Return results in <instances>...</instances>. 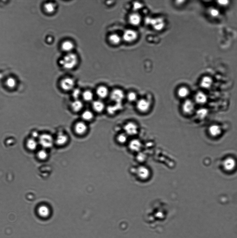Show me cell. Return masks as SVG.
<instances>
[{"label":"cell","instance_id":"1","mask_svg":"<svg viewBox=\"0 0 237 238\" xmlns=\"http://www.w3.org/2000/svg\"><path fill=\"white\" fill-rule=\"evenodd\" d=\"M79 61V56L74 52L64 54L59 59V64L64 70H72L78 66Z\"/></svg>","mask_w":237,"mask_h":238},{"label":"cell","instance_id":"2","mask_svg":"<svg viewBox=\"0 0 237 238\" xmlns=\"http://www.w3.org/2000/svg\"><path fill=\"white\" fill-rule=\"evenodd\" d=\"M153 101L148 96L139 97L135 104L137 112L142 115L149 113L153 107Z\"/></svg>","mask_w":237,"mask_h":238},{"label":"cell","instance_id":"3","mask_svg":"<svg viewBox=\"0 0 237 238\" xmlns=\"http://www.w3.org/2000/svg\"><path fill=\"white\" fill-rule=\"evenodd\" d=\"M139 126L138 123L134 121H128L123 127V131L129 137H136L139 132Z\"/></svg>","mask_w":237,"mask_h":238},{"label":"cell","instance_id":"4","mask_svg":"<svg viewBox=\"0 0 237 238\" xmlns=\"http://www.w3.org/2000/svg\"><path fill=\"white\" fill-rule=\"evenodd\" d=\"M121 36L123 42L131 44L137 41L139 38V34L134 28H129L124 30Z\"/></svg>","mask_w":237,"mask_h":238},{"label":"cell","instance_id":"5","mask_svg":"<svg viewBox=\"0 0 237 238\" xmlns=\"http://www.w3.org/2000/svg\"><path fill=\"white\" fill-rule=\"evenodd\" d=\"M126 92L119 88H115L110 94L111 100L116 103H123L126 100Z\"/></svg>","mask_w":237,"mask_h":238},{"label":"cell","instance_id":"6","mask_svg":"<svg viewBox=\"0 0 237 238\" xmlns=\"http://www.w3.org/2000/svg\"><path fill=\"white\" fill-rule=\"evenodd\" d=\"M150 23L155 31L160 32L165 29L166 22L163 17H157L151 19Z\"/></svg>","mask_w":237,"mask_h":238},{"label":"cell","instance_id":"7","mask_svg":"<svg viewBox=\"0 0 237 238\" xmlns=\"http://www.w3.org/2000/svg\"><path fill=\"white\" fill-rule=\"evenodd\" d=\"M142 17L138 12L132 11L127 17L128 23L132 27L139 26L142 22Z\"/></svg>","mask_w":237,"mask_h":238},{"label":"cell","instance_id":"8","mask_svg":"<svg viewBox=\"0 0 237 238\" xmlns=\"http://www.w3.org/2000/svg\"><path fill=\"white\" fill-rule=\"evenodd\" d=\"M180 109L183 114L186 116L190 115L195 110V104L190 99H185L183 101Z\"/></svg>","mask_w":237,"mask_h":238},{"label":"cell","instance_id":"9","mask_svg":"<svg viewBox=\"0 0 237 238\" xmlns=\"http://www.w3.org/2000/svg\"><path fill=\"white\" fill-rule=\"evenodd\" d=\"M75 83V80L73 78L66 77L62 79L60 85L62 90L68 92L74 89Z\"/></svg>","mask_w":237,"mask_h":238},{"label":"cell","instance_id":"10","mask_svg":"<svg viewBox=\"0 0 237 238\" xmlns=\"http://www.w3.org/2000/svg\"><path fill=\"white\" fill-rule=\"evenodd\" d=\"M75 46L76 45L74 41L70 39H66L61 42L60 47L61 50L65 54L74 52Z\"/></svg>","mask_w":237,"mask_h":238},{"label":"cell","instance_id":"11","mask_svg":"<svg viewBox=\"0 0 237 238\" xmlns=\"http://www.w3.org/2000/svg\"><path fill=\"white\" fill-rule=\"evenodd\" d=\"M39 142L41 146L44 148H49L53 146L54 140L51 135L45 134L40 136Z\"/></svg>","mask_w":237,"mask_h":238},{"label":"cell","instance_id":"12","mask_svg":"<svg viewBox=\"0 0 237 238\" xmlns=\"http://www.w3.org/2000/svg\"><path fill=\"white\" fill-rule=\"evenodd\" d=\"M176 95L178 99L184 100L188 98L190 90L187 86L184 85L178 86L176 90Z\"/></svg>","mask_w":237,"mask_h":238},{"label":"cell","instance_id":"13","mask_svg":"<svg viewBox=\"0 0 237 238\" xmlns=\"http://www.w3.org/2000/svg\"><path fill=\"white\" fill-rule=\"evenodd\" d=\"M107 40L109 44L115 47L120 45L123 42L122 36L117 32L110 34L107 36Z\"/></svg>","mask_w":237,"mask_h":238},{"label":"cell","instance_id":"14","mask_svg":"<svg viewBox=\"0 0 237 238\" xmlns=\"http://www.w3.org/2000/svg\"><path fill=\"white\" fill-rule=\"evenodd\" d=\"M88 127L87 124L83 121L79 122L75 124L74 126V130L77 134L82 135L87 132Z\"/></svg>","mask_w":237,"mask_h":238},{"label":"cell","instance_id":"15","mask_svg":"<svg viewBox=\"0 0 237 238\" xmlns=\"http://www.w3.org/2000/svg\"><path fill=\"white\" fill-rule=\"evenodd\" d=\"M139 94L136 91L129 90L126 94V100L130 104H135L139 98Z\"/></svg>","mask_w":237,"mask_h":238},{"label":"cell","instance_id":"16","mask_svg":"<svg viewBox=\"0 0 237 238\" xmlns=\"http://www.w3.org/2000/svg\"><path fill=\"white\" fill-rule=\"evenodd\" d=\"M96 94L99 98L104 99L110 95L109 91L106 86H99L96 90Z\"/></svg>","mask_w":237,"mask_h":238},{"label":"cell","instance_id":"17","mask_svg":"<svg viewBox=\"0 0 237 238\" xmlns=\"http://www.w3.org/2000/svg\"><path fill=\"white\" fill-rule=\"evenodd\" d=\"M57 8V4L54 2H48L44 4V8L47 14H52L56 12Z\"/></svg>","mask_w":237,"mask_h":238},{"label":"cell","instance_id":"18","mask_svg":"<svg viewBox=\"0 0 237 238\" xmlns=\"http://www.w3.org/2000/svg\"><path fill=\"white\" fill-rule=\"evenodd\" d=\"M69 140L68 136L62 132L57 134L56 137L55 142L58 146H63L66 144Z\"/></svg>","mask_w":237,"mask_h":238},{"label":"cell","instance_id":"19","mask_svg":"<svg viewBox=\"0 0 237 238\" xmlns=\"http://www.w3.org/2000/svg\"><path fill=\"white\" fill-rule=\"evenodd\" d=\"M236 166V162L233 158H228L226 159L223 163L224 167L226 170L232 171L233 170Z\"/></svg>","mask_w":237,"mask_h":238},{"label":"cell","instance_id":"20","mask_svg":"<svg viewBox=\"0 0 237 238\" xmlns=\"http://www.w3.org/2000/svg\"><path fill=\"white\" fill-rule=\"evenodd\" d=\"M92 107L94 111L98 113L102 112L105 109V104L100 100L93 101L92 104Z\"/></svg>","mask_w":237,"mask_h":238},{"label":"cell","instance_id":"21","mask_svg":"<svg viewBox=\"0 0 237 238\" xmlns=\"http://www.w3.org/2000/svg\"><path fill=\"white\" fill-rule=\"evenodd\" d=\"M84 107L82 101L79 99L74 100L71 103V107L72 111L75 112H80Z\"/></svg>","mask_w":237,"mask_h":238},{"label":"cell","instance_id":"22","mask_svg":"<svg viewBox=\"0 0 237 238\" xmlns=\"http://www.w3.org/2000/svg\"><path fill=\"white\" fill-rule=\"evenodd\" d=\"M123 108V103H115L113 105L109 106L107 110L108 113L111 114H115L116 112L120 111Z\"/></svg>","mask_w":237,"mask_h":238},{"label":"cell","instance_id":"23","mask_svg":"<svg viewBox=\"0 0 237 238\" xmlns=\"http://www.w3.org/2000/svg\"><path fill=\"white\" fill-rule=\"evenodd\" d=\"M209 133L213 137H217L220 135L221 129L220 127L217 125H212L210 127L209 129Z\"/></svg>","mask_w":237,"mask_h":238},{"label":"cell","instance_id":"24","mask_svg":"<svg viewBox=\"0 0 237 238\" xmlns=\"http://www.w3.org/2000/svg\"><path fill=\"white\" fill-rule=\"evenodd\" d=\"M129 138V136L123 131L118 134L116 137V140L118 143L124 144L127 142H128Z\"/></svg>","mask_w":237,"mask_h":238},{"label":"cell","instance_id":"25","mask_svg":"<svg viewBox=\"0 0 237 238\" xmlns=\"http://www.w3.org/2000/svg\"><path fill=\"white\" fill-rule=\"evenodd\" d=\"M81 97L84 101L90 102L93 100L94 94L91 90H86L82 92Z\"/></svg>","mask_w":237,"mask_h":238},{"label":"cell","instance_id":"26","mask_svg":"<svg viewBox=\"0 0 237 238\" xmlns=\"http://www.w3.org/2000/svg\"><path fill=\"white\" fill-rule=\"evenodd\" d=\"M81 118L83 120L89 122L92 120L94 118V114L92 111L89 110H86L81 114Z\"/></svg>","mask_w":237,"mask_h":238},{"label":"cell","instance_id":"27","mask_svg":"<svg viewBox=\"0 0 237 238\" xmlns=\"http://www.w3.org/2000/svg\"><path fill=\"white\" fill-rule=\"evenodd\" d=\"M38 213L41 217L46 218L49 215L50 211L48 207L45 205H42L39 208Z\"/></svg>","mask_w":237,"mask_h":238},{"label":"cell","instance_id":"28","mask_svg":"<svg viewBox=\"0 0 237 238\" xmlns=\"http://www.w3.org/2000/svg\"><path fill=\"white\" fill-rule=\"evenodd\" d=\"M195 101L199 104H203L207 100L206 95L202 92H198L195 96Z\"/></svg>","mask_w":237,"mask_h":238},{"label":"cell","instance_id":"29","mask_svg":"<svg viewBox=\"0 0 237 238\" xmlns=\"http://www.w3.org/2000/svg\"><path fill=\"white\" fill-rule=\"evenodd\" d=\"M212 79L210 77H205L203 78L201 82V85L202 88H209L212 84Z\"/></svg>","mask_w":237,"mask_h":238},{"label":"cell","instance_id":"30","mask_svg":"<svg viewBox=\"0 0 237 238\" xmlns=\"http://www.w3.org/2000/svg\"><path fill=\"white\" fill-rule=\"evenodd\" d=\"M27 146L28 149L30 150H35L37 146V142L34 138H30L27 140Z\"/></svg>","mask_w":237,"mask_h":238},{"label":"cell","instance_id":"31","mask_svg":"<svg viewBox=\"0 0 237 238\" xmlns=\"http://www.w3.org/2000/svg\"><path fill=\"white\" fill-rule=\"evenodd\" d=\"M82 92L80 89L79 88H74L72 90V96L73 98L74 99V100L79 99L80 97L81 96Z\"/></svg>","mask_w":237,"mask_h":238},{"label":"cell","instance_id":"32","mask_svg":"<svg viewBox=\"0 0 237 238\" xmlns=\"http://www.w3.org/2000/svg\"><path fill=\"white\" fill-rule=\"evenodd\" d=\"M16 79L13 77H10L6 81V85L7 87L11 89L14 88L16 86Z\"/></svg>","mask_w":237,"mask_h":238},{"label":"cell","instance_id":"33","mask_svg":"<svg viewBox=\"0 0 237 238\" xmlns=\"http://www.w3.org/2000/svg\"><path fill=\"white\" fill-rule=\"evenodd\" d=\"M38 157L41 160L46 159L47 157V153L45 150H41L39 151L37 154Z\"/></svg>","mask_w":237,"mask_h":238},{"label":"cell","instance_id":"34","mask_svg":"<svg viewBox=\"0 0 237 238\" xmlns=\"http://www.w3.org/2000/svg\"><path fill=\"white\" fill-rule=\"evenodd\" d=\"M207 114V111L205 109H200L197 112V116L200 118H204Z\"/></svg>","mask_w":237,"mask_h":238},{"label":"cell","instance_id":"35","mask_svg":"<svg viewBox=\"0 0 237 238\" xmlns=\"http://www.w3.org/2000/svg\"><path fill=\"white\" fill-rule=\"evenodd\" d=\"M143 5V4L140 3V2H135V3L133 4V9L134 8L133 11L138 12V10L139 8H142V7H143L142 6Z\"/></svg>","mask_w":237,"mask_h":238},{"label":"cell","instance_id":"36","mask_svg":"<svg viewBox=\"0 0 237 238\" xmlns=\"http://www.w3.org/2000/svg\"><path fill=\"white\" fill-rule=\"evenodd\" d=\"M184 2V1H175L174 3V5H175L177 7H178L180 5H182L183 4V2Z\"/></svg>","mask_w":237,"mask_h":238},{"label":"cell","instance_id":"37","mask_svg":"<svg viewBox=\"0 0 237 238\" xmlns=\"http://www.w3.org/2000/svg\"><path fill=\"white\" fill-rule=\"evenodd\" d=\"M115 1H107L105 2V4L107 6H111L115 4Z\"/></svg>","mask_w":237,"mask_h":238},{"label":"cell","instance_id":"38","mask_svg":"<svg viewBox=\"0 0 237 238\" xmlns=\"http://www.w3.org/2000/svg\"><path fill=\"white\" fill-rule=\"evenodd\" d=\"M38 134L36 132H34L32 133V136H33L34 137H37V136H38Z\"/></svg>","mask_w":237,"mask_h":238},{"label":"cell","instance_id":"39","mask_svg":"<svg viewBox=\"0 0 237 238\" xmlns=\"http://www.w3.org/2000/svg\"><path fill=\"white\" fill-rule=\"evenodd\" d=\"M47 42H51L52 41V38L51 37H48L47 38Z\"/></svg>","mask_w":237,"mask_h":238}]
</instances>
